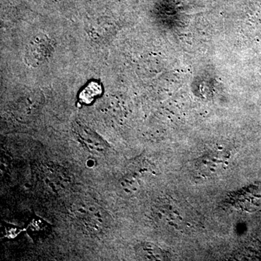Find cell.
Returning <instances> with one entry per match:
<instances>
[{"label": "cell", "mask_w": 261, "mask_h": 261, "mask_svg": "<svg viewBox=\"0 0 261 261\" xmlns=\"http://www.w3.org/2000/svg\"><path fill=\"white\" fill-rule=\"evenodd\" d=\"M136 252L137 256L144 260H163L167 257L162 249L149 243L140 244L136 249Z\"/></svg>", "instance_id": "cell-5"}, {"label": "cell", "mask_w": 261, "mask_h": 261, "mask_svg": "<svg viewBox=\"0 0 261 261\" xmlns=\"http://www.w3.org/2000/svg\"><path fill=\"white\" fill-rule=\"evenodd\" d=\"M226 159L225 151H220L219 149H213L197 159L195 163L196 169L202 174H214L221 166H224Z\"/></svg>", "instance_id": "cell-3"}, {"label": "cell", "mask_w": 261, "mask_h": 261, "mask_svg": "<svg viewBox=\"0 0 261 261\" xmlns=\"http://www.w3.org/2000/svg\"><path fill=\"white\" fill-rule=\"evenodd\" d=\"M75 130L81 142L89 150L97 153H102L107 149V145L105 143L104 141L92 130L80 125L77 126Z\"/></svg>", "instance_id": "cell-4"}, {"label": "cell", "mask_w": 261, "mask_h": 261, "mask_svg": "<svg viewBox=\"0 0 261 261\" xmlns=\"http://www.w3.org/2000/svg\"><path fill=\"white\" fill-rule=\"evenodd\" d=\"M43 177L49 188L56 192L66 190L73 183V177L64 168L58 165H47L44 168Z\"/></svg>", "instance_id": "cell-2"}, {"label": "cell", "mask_w": 261, "mask_h": 261, "mask_svg": "<svg viewBox=\"0 0 261 261\" xmlns=\"http://www.w3.org/2000/svg\"><path fill=\"white\" fill-rule=\"evenodd\" d=\"M71 213L77 223L88 232H102L111 224V217L108 213L94 204L77 202L72 207Z\"/></svg>", "instance_id": "cell-1"}]
</instances>
